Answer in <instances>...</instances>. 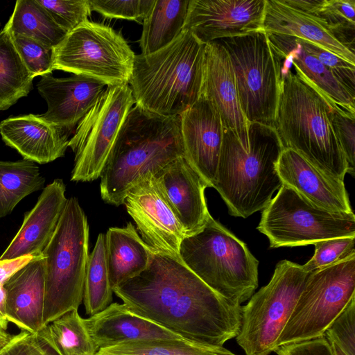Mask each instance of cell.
I'll use <instances>...</instances> for the list:
<instances>
[{
	"label": "cell",
	"mask_w": 355,
	"mask_h": 355,
	"mask_svg": "<svg viewBox=\"0 0 355 355\" xmlns=\"http://www.w3.org/2000/svg\"><path fill=\"white\" fill-rule=\"evenodd\" d=\"M112 290L132 313L193 343L223 347L240 331L242 306L213 291L179 258L153 252L143 272Z\"/></svg>",
	"instance_id": "6da1fadb"
},
{
	"label": "cell",
	"mask_w": 355,
	"mask_h": 355,
	"mask_svg": "<svg viewBox=\"0 0 355 355\" xmlns=\"http://www.w3.org/2000/svg\"><path fill=\"white\" fill-rule=\"evenodd\" d=\"M280 60L281 90L275 129L283 148L295 150L328 178L344 182L347 163L330 117L336 104Z\"/></svg>",
	"instance_id": "7a4b0ae2"
},
{
	"label": "cell",
	"mask_w": 355,
	"mask_h": 355,
	"mask_svg": "<svg viewBox=\"0 0 355 355\" xmlns=\"http://www.w3.org/2000/svg\"><path fill=\"white\" fill-rule=\"evenodd\" d=\"M184 157L180 116H164L133 106L101 174L102 199L124 204L128 192L149 174Z\"/></svg>",
	"instance_id": "3957f363"
},
{
	"label": "cell",
	"mask_w": 355,
	"mask_h": 355,
	"mask_svg": "<svg viewBox=\"0 0 355 355\" xmlns=\"http://www.w3.org/2000/svg\"><path fill=\"white\" fill-rule=\"evenodd\" d=\"M284 148L273 127L249 123L248 146L225 129L212 187L229 214L248 218L264 209L282 185L277 165Z\"/></svg>",
	"instance_id": "277c9868"
},
{
	"label": "cell",
	"mask_w": 355,
	"mask_h": 355,
	"mask_svg": "<svg viewBox=\"0 0 355 355\" xmlns=\"http://www.w3.org/2000/svg\"><path fill=\"white\" fill-rule=\"evenodd\" d=\"M205 44L183 29L166 47L135 55L129 80L135 104L164 116H180L199 98Z\"/></svg>",
	"instance_id": "5b68a950"
},
{
	"label": "cell",
	"mask_w": 355,
	"mask_h": 355,
	"mask_svg": "<svg viewBox=\"0 0 355 355\" xmlns=\"http://www.w3.org/2000/svg\"><path fill=\"white\" fill-rule=\"evenodd\" d=\"M179 253L203 282L233 303L247 301L258 286V260L212 216L199 231L183 239Z\"/></svg>",
	"instance_id": "8992f818"
},
{
	"label": "cell",
	"mask_w": 355,
	"mask_h": 355,
	"mask_svg": "<svg viewBox=\"0 0 355 355\" xmlns=\"http://www.w3.org/2000/svg\"><path fill=\"white\" fill-rule=\"evenodd\" d=\"M45 260L44 324L78 310L89 256V225L77 198L68 199L42 251Z\"/></svg>",
	"instance_id": "52a82bcc"
},
{
	"label": "cell",
	"mask_w": 355,
	"mask_h": 355,
	"mask_svg": "<svg viewBox=\"0 0 355 355\" xmlns=\"http://www.w3.org/2000/svg\"><path fill=\"white\" fill-rule=\"evenodd\" d=\"M226 50L241 108L250 123L275 128L281 90V60L264 31L215 40Z\"/></svg>",
	"instance_id": "ba28073f"
},
{
	"label": "cell",
	"mask_w": 355,
	"mask_h": 355,
	"mask_svg": "<svg viewBox=\"0 0 355 355\" xmlns=\"http://www.w3.org/2000/svg\"><path fill=\"white\" fill-rule=\"evenodd\" d=\"M310 272L302 265L282 260L269 283L242 306L236 340L245 355H269L275 351Z\"/></svg>",
	"instance_id": "9c48e42d"
},
{
	"label": "cell",
	"mask_w": 355,
	"mask_h": 355,
	"mask_svg": "<svg viewBox=\"0 0 355 355\" xmlns=\"http://www.w3.org/2000/svg\"><path fill=\"white\" fill-rule=\"evenodd\" d=\"M135 54L112 27L87 20L53 49V70L98 80L108 86L128 85Z\"/></svg>",
	"instance_id": "30bf717a"
},
{
	"label": "cell",
	"mask_w": 355,
	"mask_h": 355,
	"mask_svg": "<svg viewBox=\"0 0 355 355\" xmlns=\"http://www.w3.org/2000/svg\"><path fill=\"white\" fill-rule=\"evenodd\" d=\"M355 297V255L310 272L279 346L316 338Z\"/></svg>",
	"instance_id": "8fae6325"
},
{
	"label": "cell",
	"mask_w": 355,
	"mask_h": 355,
	"mask_svg": "<svg viewBox=\"0 0 355 355\" xmlns=\"http://www.w3.org/2000/svg\"><path fill=\"white\" fill-rule=\"evenodd\" d=\"M257 230L268 237L271 248L306 245L355 236V216L320 208L282 184L263 209Z\"/></svg>",
	"instance_id": "7c38bea8"
},
{
	"label": "cell",
	"mask_w": 355,
	"mask_h": 355,
	"mask_svg": "<svg viewBox=\"0 0 355 355\" xmlns=\"http://www.w3.org/2000/svg\"><path fill=\"white\" fill-rule=\"evenodd\" d=\"M135 101L129 85L108 86L78 123L68 147L75 153L71 180L100 178L119 132Z\"/></svg>",
	"instance_id": "4fadbf2b"
},
{
	"label": "cell",
	"mask_w": 355,
	"mask_h": 355,
	"mask_svg": "<svg viewBox=\"0 0 355 355\" xmlns=\"http://www.w3.org/2000/svg\"><path fill=\"white\" fill-rule=\"evenodd\" d=\"M124 205L141 239L154 252L180 259V246L187 233L153 174L144 177L128 192Z\"/></svg>",
	"instance_id": "5bb4252c"
},
{
	"label": "cell",
	"mask_w": 355,
	"mask_h": 355,
	"mask_svg": "<svg viewBox=\"0 0 355 355\" xmlns=\"http://www.w3.org/2000/svg\"><path fill=\"white\" fill-rule=\"evenodd\" d=\"M266 0H190L183 29L206 44L263 31Z\"/></svg>",
	"instance_id": "9a60e30c"
},
{
	"label": "cell",
	"mask_w": 355,
	"mask_h": 355,
	"mask_svg": "<svg viewBox=\"0 0 355 355\" xmlns=\"http://www.w3.org/2000/svg\"><path fill=\"white\" fill-rule=\"evenodd\" d=\"M180 118L184 157L212 187L225 130L220 116L212 103L200 94Z\"/></svg>",
	"instance_id": "2e32d148"
},
{
	"label": "cell",
	"mask_w": 355,
	"mask_h": 355,
	"mask_svg": "<svg viewBox=\"0 0 355 355\" xmlns=\"http://www.w3.org/2000/svg\"><path fill=\"white\" fill-rule=\"evenodd\" d=\"M153 176L187 236L199 231L211 217L205 196L209 186L201 175L184 157H180Z\"/></svg>",
	"instance_id": "e0dca14e"
},
{
	"label": "cell",
	"mask_w": 355,
	"mask_h": 355,
	"mask_svg": "<svg viewBox=\"0 0 355 355\" xmlns=\"http://www.w3.org/2000/svg\"><path fill=\"white\" fill-rule=\"evenodd\" d=\"M37 87L47 103V111L40 116L67 134L89 112L107 85L85 76L55 78L49 73L41 76Z\"/></svg>",
	"instance_id": "ac0fdd59"
},
{
	"label": "cell",
	"mask_w": 355,
	"mask_h": 355,
	"mask_svg": "<svg viewBox=\"0 0 355 355\" xmlns=\"http://www.w3.org/2000/svg\"><path fill=\"white\" fill-rule=\"evenodd\" d=\"M201 95L218 112L225 129L232 131L241 144L248 146L249 122L241 108L234 71L225 48L218 42L205 44Z\"/></svg>",
	"instance_id": "d6986e66"
},
{
	"label": "cell",
	"mask_w": 355,
	"mask_h": 355,
	"mask_svg": "<svg viewBox=\"0 0 355 355\" xmlns=\"http://www.w3.org/2000/svg\"><path fill=\"white\" fill-rule=\"evenodd\" d=\"M62 179L47 184L33 208L26 212L21 227L0 260L40 255L51 239L68 199Z\"/></svg>",
	"instance_id": "ffe728a7"
},
{
	"label": "cell",
	"mask_w": 355,
	"mask_h": 355,
	"mask_svg": "<svg viewBox=\"0 0 355 355\" xmlns=\"http://www.w3.org/2000/svg\"><path fill=\"white\" fill-rule=\"evenodd\" d=\"M282 184L313 205L333 213L353 212L345 183L334 181L290 148H284L277 165Z\"/></svg>",
	"instance_id": "44dd1931"
},
{
	"label": "cell",
	"mask_w": 355,
	"mask_h": 355,
	"mask_svg": "<svg viewBox=\"0 0 355 355\" xmlns=\"http://www.w3.org/2000/svg\"><path fill=\"white\" fill-rule=\"evenodd\" d=\"M4 143L24 157L38 164H47L64 155L68 135L40 115L10 116L0 123Z\"/></svg>",
	"instance_id": "7402d4cb"
},
{
	"label": "cell",
	"mask_w": 355,
	"mask_h": 355,
	"mask_svg": "<svg viewBox=\"0 0 355 355\" xmlns=\"http://www.w3.org/2000/svg\"><path fill=\"white\" fill-rule=\"evenodd\" d=\"M85 323L98 350L139 340H184L132 313L123 303H111L103 311L85 319Z\"/></svg>",
	"instance_id": "603a6c76"
},
{
	"label": "cell",
	"mask_w": 355,
	"mask_h": 355,
	"mask_svg": "<svg viewBox=\"0 0 355 355\" xmlns=\"http://www.w3.org/2000/svg\"><path fill=\"white\" fill-rule=\"evenodd\" d=\"M45 260L41 254L5 284L7 319L23 331L37 334L44 324Z\"/></svg>",
	"instance_id": "cb8c5ba5"
},
{
	"label": "cell",
	"mask_w": 355,
	"mask_h": 355,
	"mask_svg": "<svg viewBox=\"0 0 355 355\" xmlns=\"http://www.w3.org/2000/svg\"><path fill=\"white\" fill-rule=\"evenodd\" d=\"M263 28L269 34L295 37L309 41L355 64V54L341 44L315 16L284 4L266 0Z\"/></svg>",
	"instance_id": "d4e9b609"
},
{
	"label": "cell",
	"mask_w": 355,
	"mask_h": 355,
	"mask_svg": "<svg viewBox=\"0 0 355 355\" xmlns=\"http://www.w3.org/2000/svg\"><path fill=\"white\" fill-rule=\"evenodd\" d=\"M268 35V34H267ZM268 40L283 60L289 62L327 99L355 112V96L316 58L306 51L293 36L269 34Z\"/></svg>",
	"instance_id": "484cf974"
},
{
	"label": "cell",
	"mask_w": 355,
	"mask_h": 355,
	"mask_svg": "<svg viewBox=\"0 0 355 355\" xmlns=\"http://www.w3.org/2000/svg\"><path fill=\"white\" fill-rule=\"evenodd\" d=\"M105 237L106 260L112 289L138 275L149 265L153 251L129 222L110 227Z\"/></svg>",
	"instance_id": "4316f807"
},
{
	"label": "cell",
	"mask_w": 355,
	"mask_h": 355,
	"mask_svg": "<svg viewBox=\"0 0 355 355\" xmlns=\"http://www.w3.org/2000/svg\"><path fill=\"white\" fill-rule=\"evenodd\" d=\"M190 0H155L143 22L139 40L141 54L168 46L182 33Z\"/></svg>",
	"instance_id": "83f0119b"
},
{
	"label": "cell",
	"mask_w": 355,
	"mask_h": 355,
	"mask_svg": "<svg viewBox=\"0 0 355 355\" xmlns=\"http://www.w3.org/2000/svg\"><path fill=\"white\" fill-rule=\"evenodd\" d=\"M36 334L57 355H95L98 351L78 310L56 318Z\"/></svg>",
	"instance_id": "f1b7e54d"
},
{
	"label": "cell",
	"mask_w": 355,
	"mask_h": 355,
	"mask_svg": "<svg viewBox=\"0 0 355 355\" xmlns=\"http://www.w3.org/2000/svg\"><path fill=\"white\" fill-rule=\"evenodd\" d=\"M34 76L21 59L6 27L0 31V111L26 96L33 89Z\"/></svg>",
	"instance_id": "f546056e"
},
{
	"label": "cell",
	"mask_w": 355,
	"mask_h": 355,
	"mask_svg": "<svg viewBox=\"0 0 355 355\" xmlns=\"http://www.w3.org/2000/svg\"><path fill=\"white\" fill-rule=\"evenodd\" d=\"M12 33L24 35L53 49L67 33L37 0H18L5 26Z\"/></svg>",
	"instance_id": "4dcf8cb0"
},
{
	"label": "cell",
	"mask_w": 355,
	"mask_h": 355,
	"mask_svg": "<svg viewBox=\"0 0 355 355\" xmlns=\"http://www.w3.org/2000/svg\"><path fill=\"white\" fill-rule=\"evenodd\" d=\"M44 182L33 162L0 161V219L10 214L25 197L43 188Z\"/></svg>",
	"instance_id": "1f68e13d"
},
{
	"label": "cell",
	"mask_w": 355,
	"mask_h": 355,
	"mask_svg": "<svg viewBox=\"0 0 355 355\" xmlns=\"http://www.w3.org/2000/svg\"><path fill=\"white\" fill-rule=\"evenodd\" d=\"M112 293L106 260L105 237L101 233L89 254L86 266L83 297L86 313L92 316L105 309L112 302Z\"/></svg>",
	"instance_id": "d6a6232c"
},
{
	"label": "cell",
	"mask_w": 355,
	"mask_h": 355,
	"mask_svg": "<svg viewBox=\"0 0 355 355\" xmlns=\"http://www.w3.org/2000/svg\"><path fill=\"white\" fill-rule=\"evenodd\" d=\"M95 355H236L223 347H209L186 340L155 339L129 342L100 349Z\"/></svg>",
	"instance_id": "836d02e7"
},
{
	"label": "cell",
	"mask_w": 355,
	"mask_h": 355,
	"mask_svg": "<svg viewBox=\"0 0 355 355\" xmlns=\"http://www.w3.org/2000/svg\"><path fill=\"white\" fill-rule=\"evenodd\" d=\"M315 17L341 44L354 53L355 0H325Z\"/></svg>",
	"instance_id": "e575fe53"
},
{
	"label": "cell",
	"mask_w": 355,
	"mask_h": 355,
	"mask_svg": "<svg viewBox=\"0 0 355 355\" xmlns=\"http://www.w3.org/2000/svg\"><path fill=\"white\" fill-rule=\"evenodd\" d=\"M11 35L21 59L34 78L52 73L53 49L24 35L12 33Z\"/></svg>",
	"instance_id": "d590c367"
},
{
	"label": "cell",
	"mask_w": 355,
	"mask_h": 355,
	"mask_svg": "<svg viewBox=\"0 0 355 355\" xmlns=\"http://www.w3.org/2000/svg\"><path fill=\"white\" fill-rule=\"evenodd\" d=\"M354 242L355 236L320 241L314 244L312 258L302 266L306 272H312L355 255Z\"/></svg>",
	"instance_id": "8d00e7d4"
},
{
	"label": "cell",
	"mask_w": 355,
	"mask_h": 355,
	"mask_svg": "<svg viewBox=\"0 0 355 355\" xmlns=\"http://www.w3.org/2000/svg\"><path fill=\"white\" fill-rule=\"evenodd\" d=\"M50 14L55 22L67 33L91 15L89 0H37Z\"/></svg>",
	"instance_id": "74e56055"
},
{
	"label": "cell",
	"mask_w": 355,
	"mask_h": 355,
	"mask_svg": "<svg viewBox=\"0 0 355 355\" xmlns=\"http://www.w3.org/2000/svg\"><path fill=\"white\" fill-rule=\"evenodd\" d=\"M155 0H89L92 11L106 18L123 19L143 24Z\"/></svg>",
	"instance_id": "f35d334b"
},
{
	"label": "cell",
	"mask_w": 355,
	"mask_h": 355,
	"mask_svg": "<svg viewBox=\"0 0 355 355\" xmlns=\"http://www.w3.org/2000/svg\"><path fill=\"white\" fill-rule=\"evenodd\" d=\"M295 39L306 51L326 67L352 96H355V64L309 41L297 37Z\"/></svg>",
	"instance_id": "ab89813d"
},
{
	"label": "cell",
	"mask_w": 355,
	"mask_h": 355,
	"mask_svg": "<svg viewBox=\"0 0 355 355\" xmlns=\"http://www.w3.org/2000/svg\"><path fill=\"white\" fill-rule=\"evenodd\" d=\"M331 123L347 163V172L354 175L355 112L337 105L332 106Z\"/></svg>",
	"instance_id": "60d3db41"
},
{
	"label": "cell",
	"mask_w": 355,
	"mask_h": 355,
	"mask_svg": "<svg viewBox=\"0 0 355 355\" xmlns=\"http://www.w3.org/2000/svg\"><path fill=\"white\" fill-rule=\"evenodd\" d=\"M354 324L355 297L329 324L323 336L335 343L347 355H355Z\"/></svg>",
	"instance_id": "b9f144b4"
},
{
	"label": "cell",
	"mask_w": 355,
	"mask_h": 355,
	"mask_svg": "<svg viewBox=\"0 0 355 355\" xmlns=\"http://www.w3.org/2000/svg\"><path fill=\"white\" fill-rule=\"evenodd\" d=\"M0 355H57L37 334L22 331L13 335Z\"/></svg>",
	"instance_id": "7bdbcfd3"
},
{
	"label": "cell",
	"mask_w": 355,
	"mask_h": 355,
	"mask_svg": "<svg viewBox=\"0 0 355 355\" xmlns=\"http://www.w3.org/2000/svg\"><path fill=\"white\" fill-rule=\"evenodd\" d=\"M275 352L277 355H334L330 344L324 336L279 346Z\"/></svg>",
	"instance_id": "ee69618b"
},
{
	"label": "cell",
	"mask_w": 355,
	"mask_h": 355,
	"mask_svg": "<svg viewBox=\"0 0 355 355\" xmlns=\"http://www.w3.org/2000/svg\"><path fill=\"white\" fill-rule=\"evenodd\" d=\"M39 256L28 254L14 259L0 260V285L4 286L15 273Z\"/></svg>",
	"instance_id": "f6af8a7d"
},
{
	"label": "cell",
	"mask_w": 355,
	"mask_h": 355,
	"mask_svg": "<svg viewBox=\"0 0 355 355\" xmlns=\"http://www.w3.org/2000/svg\"><path fill=\"white\" fill-rule=\"evenodd\" d=\"M284 4L309 15L315 16L325 0H281Z\"/></svg>",
	"instance_id": "bcb514c9"
},
{
	"label": "cell",
	"mask_w": 355,
	"mask_h": 355,
	"mask_svg": "<svg viewBox=\"0 0 355 355\" xmlns=\"http://www.w3.org/2000/svg\"><path fill=\"white\" fill-rule=\"evenodd\" d=\"M6 313V291L0 285V327L6 331L8 325Z\"/></svg>",
	"instance_id": "7dc6e473"
},
{
	"label": "cell",
	"mask_w": 355,
	"mask_h": 355,
	"mask_svg": "<svg viewBox=\"0 0 355 355\" xmlns=\"http://www.w3.org/2000/svg\"><path fill=\"white\" fill-rule=\"evenodd\" d=\"M13 335H10L6 331L0 327V347H4L12 338Z\"/></svg>",
	"instance_id": "c3c4849f"
},
{
	"label": "cell",
	"mask_w": 355,
	"mask_h": 355,
	"mask_svg": "<svg viewBox=\"0 0 355 355\" xmlns=\"http://www.w3.org/2000/svg\"><path fill=\"white\" fill-rule=\"evenodd\" d=\"M328 341L330 344L334 355H347L335 343L329 340Z\"/></svg>",
	"instance_id": "681fc988"
},
{
	"label": "cell",
	"mask_w": 355,
	"mask_h": 355,
	"mask_svg": "<svg viewBox=\"0 0 355 355\" xmlns=\"http://www.w3.org/2000/svg\"><path fill=\"white\" fill-rule=\"evenodd\" d=\"M2 347H0V350L1 349Z\"/></svg>",
	"instance_id": "f907efd6"
},
{
	"label": "cell",
	"mask_w": 355,
	"mask_h": 355,
	"mask_svg": "<svg viewBox=\"0 0 355 355\" xmlns=\"http://www.w3.org/2000/svg\"><path fill=\"white\" fill-rule=\"evenodd\" d=\"M0 25H1V24H0Z\"/></svg>",
	"instance_id": "816d5d0a"
}]
</instances>
